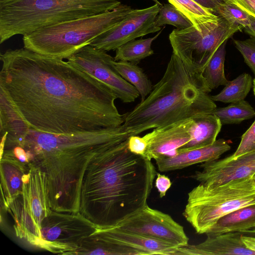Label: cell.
Returning a JSON list of instances; mask_svg holds the SVG:
<instances>
[{"mask_svg": "<svg viewBox=\"0 0 255 255\" xmlns=\"http://www.w3.org/2000/svg\"><path fill=\"white\" fill-rule=\"evenodd\" d=\"M0 59V88L29 128L67 134L123 124L113 91L68 61L24 47Z\"/></svg>", "mask_w": 255, "mask_h": 255, "instance_id": "6da1fadb", "label": "cell"}, {"mask_svg": "<svg viewBox=\"0 0 255 255\" xmlns=\"http://www.w3.org/2000/svg\"><path fill=\"white\" fill-rule=\"evenodd\" d=\"M128 139L95 155L86 170L79 213L98 228L116 227L147 205L157 172L129 150Z\"/></svg>", "mask_w": 255, "mask_h": 255, "instance_id": "7a4b0ae2", "label": "cell"}, {"mask_svg": "<svg viewBox=\"0 0 255 255\" xmlns=\"http://www.w3.org/2000/svg\"><path fill=\"white\" fill-rule=\"evenodd\" d=\"M130 136L122 125L67 134L29 128L19 139L5 141L4 147H21L29 168H38L45 174L52 210L78 213L82 182L90 161Z\"/></svg>", "mask_w": 255, "mask_h": 255, "instance_id": "3957f363", "label": "cell"}, {"mask_svg": "<svg viewBox=\"0 0 255 255\" xmlns=\"http://www.w3.org/2000/svg\"><path fill=\"white\" fill-rule=\"evenodd\" d=\"M202 72L188 67L172 53L165 71L149 94L123 115L122 126L132 135L213 113L217 108Z\"/></svg>", "mask_w": 255, "mask_h": 255, "instance_id": "277c9868", "label": "cell"}, {"mask_svg": "<svg viewBox=\"0 0 255 255\" xmlns=\"http://www.w3.org/2000/svg\"><path fill=\"white\" fill-rule=\"evenodd\" d=\"M118 0H11L0 2V43L18 34L114 9Z\"/></svg>", "mask_w": 255, "mask_h": 255, "instance_id": "5b68a950", "label": "cell"}, {"mask_svg": "<svg viewBox=\"0 0 255 255\" xmlns=\"http://www.w3.org/2000/svg\"><path fill=\"white\" fill-rule=\"evenodd\" d=\"M131 10L121 3L110 11L41 28L23 36L24 47L42 55L67 59L123 20Z\"/></svg>", "mask_w": 255, "mask_h": 255, "instance_id": "8992f818", "label": "cell"}, {"mask_svg": "<svg viewBox=\"0 0 255 255\" xmlns=\"http://www.w3.org/2000/svg\"><path fill=\"white\" fill-rule=\"evenodd\" d=\"M253 204H255L253 176L217 186L199 184L188 193L183 216L197 233L207 234L221 217Z\"/></svg>", "mask_w": 255, "mask_h": 255, "instance_id": "52a82bcc", "label": "cell"}, {"mask_svg": "<svg viewBox=\"0 0 255 255\" xmlns=\"http://www.w3.org/2000/svg\"><path fill=\"white\" fill-rule=\"evenodd\" d=\"M52 210L45 174L30 167L23 177L21 193L6 210L13 219L16 236L38 248L42 222Z\"/></svg>", "mask_w": 255, "mask_h": 255, "instance_id": "ba28073f", "label": "cell"}, {"mask_svg": "<svg viewBox=\"0 0 255 255\" xmlns=\"http://www.w3.org/2000/svg\"><path fill=\"white\" fill-rule=\"evenodd\" d=\"M219 17L218 22L203 32L192 26L183 29H174L169 35L172 53L194 70L202 72L218 47L242 29Z\"/></svg>", "mask_w": 255, "mask_h": 255, "instance_id": "9c48e42d", "label": "cell"}, {"mask_svg": "<svg viewBox=\"0 0 255 255\" xmlns=\"http://www.w3.org/2000/svg\"><path fill=\"white\" fill-rule=\"evenodd\" d=\"M98 227L79 212L52 210L42 221L39 248L49 252L70 255Z\"/></svg>", "mask_w": 255, "mask_h": 255, "instance_id": "30bf717a", "label": "cell"}, {"mask_svg": "<svg viewBox=\"0 0 255 255\" xmlns=\"http://www.w3.org/2000/svg\"><path fill=\"white\" fill-rule=\"evenodd\" d=\"M67 59L72 65L106 85L124 103L133 102L140 95L136 89L117 72L113 64L114 58L105 50L88 45Z\"/></svg>", "mask_w": 255, "mask_h": 255, "instance_id": "8fae6325", "label": "cell"}, {"mask_svg": "<svg viewBox=\"0 0 255 255\" xmlns=\"http://www.w3.org/2000/svg\"><path fill=\"white\" fill-rule=\"evenodd\" d=\"M116 227L177 247L189 244V238L182 226L170 215L148 205Z\"/></svg>", "mask_w": 255, "mask_h": 255, "instance_id": "7c38bea8", "label": "cell"}, {"mask_svg": "<svg viewBox=\"0 0 255 255\" xmlns=\"http://www.w3.org/2000/svg\"><path fill=\"white\" fill-rule=\"evenodd\" d=\"M160 5L157 3L143 9H132L113 27L97 37L90 45L106 51L116 50L126 43L161 28L155 24Z\"/></svg>", "mask_w": 255, "mask_h": 255, "instance_id": "4fadbf2b", "label": "cell"}, {"mask_svg": "<svg viewBox=\"0 0 255 255\" xmlns=\"http://www.w3.org/2000/svg\"><path fill=\"white\" fill-rule=\"evenodd\" d=\"M199 166L201 169L196 171L191 177L208 186L253 176L255 174V150L236 158L228 156L203 162Z\"/></svg>", "mask_w": 255, "mask_h": 255, "instance_id": "5bb4252c", "label": "cell"}, {"mask_svg": "<svg viewBox=\"0 0 255 255\" xmlns=\"http://www.w3.org/2000/svg\"><path fill=\"white\" fill-rule=\"evenodd\" d=\"M193 117L153 128L143 136L147 144L144 156L151 160L172 156L191 139Z\"/></svg>", "mask_w": 255, "mask_h": 255, "instance_id": "9a60e30c", "label": "cell"}, {"mask_svg": "<svg viewBox=\"0 0 255 255\" xmlns=\"http://www.w3.org/2000/svg\"><path fill=\"white\" fill-rule=\"evenodd\" d=\"M240 232L218 235H207L206 240L197 245H189L177 249L174 255H252L242 242Z\"/></svg>", "mask_w": 255, "mask_h": 255, "instance_id": "2e32d148", "label": "cell"}, {"mask_svg": "<svg viewBox=\"0 0 255 255\" xmlns=\"http://www.w3.org/2000/svg\"><path fill=\"white\" fill-rule=\"evenodd\" d=\"M231 146L224 139L216 140L212 144L177 152L175 155L155 160L158 169L167 172L183 169L196 163L217 160Z\"/></svg>", "mask_w": 255, "mask_h": 255, "instance_id": "e0dca14e", "label": "cell"}, {"mask_svg": "<svg viewBox=\"0 0 255 255\" xmlns=\"http://www.w3.org/2000/svg\"><path fill=\"white\" fill-rule=\"evenodd\" d=\"M0 161L1 209L6 211L9 204L21 193L23 177L29 168L10 156L2 155Z\"/></svg>", "mask_w": 255, "mask_h": 255, "instance_id": "ac0fdd59", "label": "cell"}, {"mask_svg": "<svg viewBox=\"0 0 255 255\" xmlns=\"http://www.w3.org/2000/svg\"><path fill=\"white\" fill-rule=\"evenodd\" d=\"M97 231L114 241L141 251L144 255H174L179 248L167 243L122 230L117 227L98 228Z\"/></svg>", "mask_w": 255, "mask_h": 255, "instance_id": "d6986e66", "label": "cell"}, {"mask_svg": "<svg viewBox=\"0 0 255 255\" xmlns=\"http://www.w3.org/2000/svg\"><path fill=\"white\" fill-rule=\"evenodd\" d=\"M191 139L177 150L181 151L200 148L212 144L217 139L222 125L213 113H206L193 117Z\"/></svg>", "mask_w": 255, "mask_h": 255, "instance_id": "ffe728a7", "label": "cell"}, {"mask_svg": "<svg viewBox=\"0 0 255 255\" xmlns=\"http://www.w3.org/2000/svg\"><path fill=\"white\" fill-rule=\"evenodd\" d=\"M74 255H144L141 251L119 243L101 234L97 230L84 239Z\"/></svg>", "mask_w": 255, "mask_h": 255, "instance_id": "44dd1931", "label": "cell"}, {"mask_svg": "<svg viewBox=\"0 0 255 255\" xmlns=\"http://www.w3.org/2000/svg\"><path fill=\"white\" fill-rule=\"evenodd\" d=\"M255 228V204L238 209L221 217L206 234L218 235L248 232Z\"/></svg>", "mask_w": 255, "mask_h": 255, "instance_id": "7402d4cb", "label": "cell"}, {"mask_svg": "<svg viewBox=\"0 0 255 255\" xmlns=\"http://www.w3.org/2000/svg\"><path fill=\"white\" fill-rule=\"evenodd\" d=\"M0 133L7 132L6 141L16 140L29 128L17 112L3 90L0 88Z\"/></svg>", "mask_w": 255, "mask_h": 255, "instance_id": "603a6c76", "label": "cell"}, {"mask_svg": "<svg viewBox=\"0 0 255 255\" xmlns=\"http://www.w3.org/2000/svg\"><path fill=\"white\" fill-rule=\"evenodd\" d=\"M192 23L196 29L203 32L218 22L219 17L211 9L194 0H168Z\"/></svg>", "mask_w": 255, "mask_h": 255, "instance_id": "cb8c5ba5", "label": "cell"}, {"mask_svg": "<svg viewBox=\"0 0 255 255\" xmlns=\"http://www.w3.org/2000/svg\"><path fill=\"white\" fill-rule=\"evenodd\" d=\"M113 64L120 75L136 89L140 95L141 101H143L151 92L153 86L142 69L137 64L126 61L114 60Z\"/></svg>", "mask_w": 255, "mask_h": 255, "instance_id": "d4e9b609", "label": "cell"}, {"mask_svg": "<svg viewBox=\"0 0 255 255\" xmlns=\"http://www.w3.org/2000/svg\"><path fill=\"white\" fill-rule=\"evenodd\" d=\"M161 32H159L152 37L132 40L121 45L116 50L114 60L138 63L141 60L154 53L151 45Z\"/></svg>", "mask_w": 255, "mask_h": 255, "instance_id": "484cf974", "label": "cell"}, {"mask_svg": "<svg viewBox=\"0 0 255 255\" xmlns=\"http://www.w3.org/2000/svg\"><path fill=\"white\" fill-rule=\"evenodd\" d=\"M251 75L244 73L234 80L228 81L218 94L211 96L214 102L232 103L244 100L253 86Z\"/></svg>", "mask_w": 255, "mask_h": 255, "instance_id": "4316f807", "label": "cell"}, {"mask_svg": "<svg viewBox=\"0 0 255 255\" xmlns=\"http://www.w3.org/2000/svg\"><path fill=\"white\" fill-rule=\"evenodd\" d=\"M225 41L216 50L202 71V75L212 90L220 86H225L228 82L224 72V63L226 53Z\"/></svg>", "mask_w": 255, "mask_h": 255, "instance_id": "83f0119b", "label": "cell"}, {"mask_svg": "<svg viewBox=\"0 0 255 255\" xmlns=\"http://www.w3.org/2000/svg\"><path fill=\"white\" fill-rule=\"evenodd\" d=\"M213 114L219 119L223 126L239 124L244 120L252 119L255 116V110L244 100L232 103L226 107L216 108Z\"/></svg>", "mask_w": 255, "mask_h": 255, "instance_id": "f1b7e54d", "label": "cell"}, {"mask_svg": "<svg viewBox=\"0 0 255 255\" xmlns=\"http://www.w3.org/2000/svg\"><path fill=\"white\" fill-rule=\"evenodd\" d=\"M155 24L159 28L164 25H172L177 29H183L193 26L181 12L170 3L160 6Z\"/></svg>", "mask_w": 255, "mask_h": 255, "instance_id": "f546056e", "label": "cell"}, {"mask_svg": "<svg viewBox=\"0 0 255 255\" xmlns=\"http://www.w3.org/2000/svg\"><path fill=\"white\" fill-rule=\"evenodd\" d=\"M214 13L229 23L238 26L242 29L249 26L251 24L250 16L230 0H227L219 5Z\"/></svg>", "mask_w": 255, "mask_h": 255, "instance_id": "4dcf8cb0", "label": "cell"}, {"mask_svg": "<svg viewBox=\"0 0 255 255\" xmlns=\"http://www.w3.org/2000/svg\"><path fill=\"white\" fill-rule=\"evenodd\" d=\"M235 47L241 53L244 61L250 67L255 76V38H250L244 40H233Z\"/></svg>", "mask_w": 255, "mask_h": 255, "instance_id": "1f68e13d", "label": "cell"}, {"mask_svg": "<svg viewBox=\"0 0 255 255\" xmlns=\"http://www.w3.org/2000/svg\"><path fill=\"white\" fill-rule=\"evenodd\" d=\"M255 150V120L242 135L240 143L236 151L230 157L236 158L247 152Z\"/></svg>", "mask_w": 255, "mask_h": 255, "instance_id": "d6a6232c", "label": "cell"}, {"mask_svg": "<svg viewBox=\"0 0 255 255\" xmlns=\"http://www.w3.org/2000/svg\"><path fill=\"white\" fill-rule=\"evenodd\" d=\"M128 147L131 152L144 156L147 144L143 137H140L138 135H132L128 139Z\"/></svg>", "mask_w": 255, "mask_h": 255, "instance_id": "836d02e7", "label": "cell"}, {"mask_svg": "<svg viewBox=\"0 0 255 255\" xmlns=\"http://www.w3.org/2000/svg\"><path fill=\"white\" fill-rule=\"evenodd\" d=\"M156 176L155 186L159 192L160 197L162 198L166 195L167 191L171 186L172 182L170 178L165 175L157 173Z\"/></svg>", "mask_w": 255, "mask_h": 255, "instance_id": "e575fe53", "label": "cell"}, {"mask_svg": "<svg viewBox=\"0 0 255 255\" xmlns=\"http://www.w3.org/2000/svg\"><path fill=\"white\" fill-rule=\"evenodd\" d=\"M249 15L255 18V0H230Z\"/></svg>", "mask_w": 255, "mask_h": 255, "instance_id": "d590c367", "label": "cell"}, {"mask_svg": "<svg viewBox=\"0 0 255 255\" xmlns=\"http://www.w3.org/2000/svg\"><path fill=\"white\" fill-rule=\"evenodd\" d=\"M203 6L212 10L214 12L217 7L227 0H194Z\"/></svg>", "mask_w": 255, "mask_h": 255, "instance_id": "8d00e7d4", "label": "cell"}, {"mask_svg": "<svg viewBox=\"0 0 255 255\" xmlns=\"http://www.w3.org/2000/svg\"><path fill=\"white\" fill-rule=\"evenodd\" d=\"M241 239L247 248L255 252V237L243 236L242 235Z\"/></svg>", "mask_w": 255, "mask_h": 255, "instance_id": "74e56055", "label": "cell"}, {"mask_svg": "<svg viewBox=\"0 0 255 255\" xmlns=\"http://www.w3.org/2000/svg\"><path fill=\"white\" fill-rule=\"evenodd\" d=\"M250 16L251 24L249 26L245 27L244 30L251 36L255 38V18Z\"/></svg>", "mask_w": 255, "mask_h": 255, "instance_id": "f35d334b", "label": "cell"}, {"mask_svg": "<svg viewBox=\"0 0 255 255\" xmlns=\"http://www.w3.org/2000/svg\"><path fill=\"white\" fill-rule=\"evenodd\" d=\"M253 92H254V94L255 96V78H254L253 79Z\"/></svg>", "mask_w": 255, "mask_h": 255, "instance_id": "ab89813d", "label": "cell"}, {"mask_svg": "<svg viewBox=\"0 0 255 255\" xmlns=\"http://www.w3.org/2000/svg\"><path fill=\"white\" fill-rule=\"evenodd\" d=\"M155 2V3H157L159 4L160 6L162 5V4L158 0H151Z\"/></svg>", "mask_w": 255, "mask_h": 255, "instance_id": "60d3db41", "label": "cell"}, {"mask_svg": "<svg viewBox=\"0 0 255 255\" xmlns=\"http://www.w3.org/2000/svg\"><path fill=\"white\" fill-rule=\"evenodd\" d=\"M9 0H0V2H5V1H9Z\"/></svg>", "mask_w": 255, "mask_h": 255, "instance_id": "b9f144b4", "label": "cell"}, {"mask_svg": "<svg viewBox=\"0 0 255 255\" xmlns=\"http://www.w3.org/2000/svg\"><path fill=\"white\" fill-rule=\"evenodd\" d=\"M248 232H252V233H255V230H250Z\"/></svg>", "mask_w": 255, "mask_h": 255, "instance_id": "7bdbcfd3", "label": "cell"}, {"mask_svg": "<svg viewBox=\"0 0 255 255\" xmlns=\"http://www.w3.org/2000/svg\"><path fill=\"white\" fill-rule=\"evenodd\" d=\"M253 177L255 179V174L253 175Z\"/></svg>", "mask_w": 255, "mask_h": 255, "instance_id": "ee69618b", "label": "cell"}, {"mask_svg": "<svg viewBox=\"0 0 255 255\" xmlns=\"http://www.w3.org/2000/svg\"></svg>", "mask_w": 255, "mask_h": 255, "instance_id": "f6af8a7d", "label": "cell"}]
</instances>
